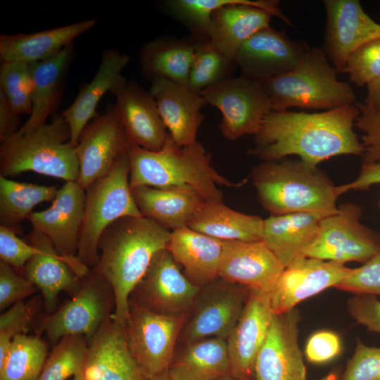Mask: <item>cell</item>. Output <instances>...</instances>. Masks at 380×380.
<instances>
[{
    "label": "cell",
    "mask_w": 380,
    "mask_h": 380,
    "mask_svg": "<svg viewBox=\"0 0 380 380\" xmlns=\"http://www.w3.org/2000/svg\"><path fill=\"white\" fill-rule=\"evenodd\" d=\"M359 113L355 104L318 113L272 110L249 153L263 161L295 155L314 165L337 156H362L363 147L353 129Z\"/></svg>",
    "instance_id": "6da1fadb"
},
{
    "label": "cell",
    "mask_w": 380,
    "mask_h": 380,
    "mask_svg": "<svg viewBox=\"0 0 380 380\" xmlns=\"http://www.w3.org/2000/svg\"><path fill=\"white\" fill-rule=\"evenodd\" d=\"M171 232L155 221L126 216L110 224L98 243L99 259L92 269L110 286L115 300L112 319L125 327L129 298L154 255L167 248Z\"/></svg>",
    "instance_id": "7a4b0ae2"
},
{
    "label": "cell",
    "mask_w": 380,
    "mask_h": 380,
    "mask_svg": "<svg viewBox=\"0 0 380 380\" xmlns=\"http://www.w3.org/2000/svg\"><path fill=\"white\" fill-rule=\"evenodd\" d=\"M258 200L270 215L296 213H332L341 195L338 186L317 165L281 158L252 169Z\"/></svg>",
    "instance_id": "3957f363"
},
{
    "label": "cell",
    "mask_w": 380,
    "mask_h": 380,
    "mask_svg": "<svg viewBox=\"0 0 380 380\" xmlns=\"http://www.w3.org/2000/svg\"><path fill=\"white\" fill-rule=\"evenodd\" d=\"M129 185L164 188L189 185L207 201L222 202V194L217 186L239 187L218 173L210 164V156L201 143L179 146L170 133L163 147L156 151L130 145Z\"/></svg>",
    "instance_id": "277c9868"
},
{
    "label": "cell",
    "mask_w": 380,
    "mask_h": 380,
    "mask_svg": "<svg viewBox=\"0 0 380 380\" xmlns=\"http://www.w3.org/2000/svg\"><path fill=\"white\" fill-rule=\"evenodd\" d=\"M322 47H310L299 63L290 71L262 83L272 110L290 108L329 110L355 105L351 85L338 79Z\"/></svg>",
    "instance_id": "5b68a950"
},
{
    "label": "cell",
    "mask_w": 380,
    "mask_h": 380,
    "mask_svg": "<svg viewBox=\"0 0 380 380\" xmlns=\"http://www.w3.org/2000/svg\"><path fill=\"white\" fill-rule=\"evenodd\" d=\"M70 140V128L61 114L34 131L19 129L1 142L0 175L8 177L32 171L77 182L80 165Z\"/></svg>",
    "instance_id": "8992f818"
},
{
    "label": "cell",
    "mask_w": 380,
    "mask_h": 380,
    "mask_svg": "<svg viewBox=\"0 0 380 380\" xmlns=\"http://www.w3.org/2000/svg\"><path fill=\"white\" fill-rule=\"evenodd\" d=\"M128 151L116 160L111 170L94 181L85 190L84 217L77 258L94 269L99 259L98 243L103 232L117 220L141 217L129 185Z\"/></svg>",
    "instance_id": "52a82bcc"
},
{
    "label": "cell",
    "mask_w": 380,
    "mask_h": 380,
    "mask_svg": "<svg viewBox=\"0 0 380 380\" xmlns=\"http://www.w3.org/2000/svg\"><path fill=\"white\" fill-rule=\"evenodd\" d=\"M359 205L346 203L319 222L317 234L304 256L345 264L365 263L380 251V234L360 222Z\"/></svg>",
    "instance_id": "ba28073f"
},
{
    "label": "cell",
    "mask_w": 380,
    "mask_h": 380,
    "mask_svg": "<svg viewBox=\"0 0 380 380\" xmlns=\"http://www.w3.org/2000/svg\"><path fill=\"white\" fill-rule=\"evenodd\" d=\"M129 303V317L125 331L134 359L146 379L167 372L184 326V314L158 312L132 298Z\"/></svg>",
    "instance_id": "9c48e42d"
},
{
    "label": "cell",
    "mask_w": 380,
    "mask_h": 380,
    "mask_svg": "<svg viewBox=\"0 0 380 380\" xmlns=\"http://www.w3.org/2000/svg\"><path fill=\"white\" fill-rule=\"evenodd\" d=\"M115 309L113 290L93 270L82 279L77 291L39 324L40 332L56 344L68 336L82 335L90 341Z\"/></svg>",
    "instance_id": "30bf717a"
},
{
    "label": "cell",
    "mask_w": 380,
    "mask_h": 380,
    "mask_svg": "<svg viewBox=\"0 0 380 380\" xmlns=\"http://www.w3.org/2000/svg\"><path fill=\"white\" fill-rule=\"evenodd\" d=\"M221 112L219 129L228 140L255 135L272 107L262 82L242 75L227 78L200 94Z\"/></svg>",
    "instance_id": "8fae6325"
},
{
    "label": "cell",
    "mask_w": 380,
    "mask_h": 380,
    "mask_svg": "<svg viewBox=\"0 0 380 380\" xmlns=\"http://www.w3.org/2000/svg\"><path fill=\"white\" fill-rule=\"evenodd\" d=\"M249 291L221 279L203 286L184 325L186 343L209 337L227 340L241 315Z\"/></svg>",
    "instance_id": "7c38bea8"
},
{
    "label": "cell",
    "mask_w": 380,
    "mask_h": 380,
    "mask_svg": "<svg viewBox=\"0 0 380 380\" xmlns=\"http://www.w3.org/2000/svg\"><path fill=\"white\" fill-rule=\"evenodd\" d=\"M25 241L34 248V253L21 270L22 275L41 291L45 310L51 313L58 294L65 291L72 296L90 270L82 262L61 256L50 239L36 229Z\"/></svg>",
    "instance_id": "4fadbf2b"
},
{
    "label": "cell",
    "mask_w": 380,
    "mask_h": 380,
    "mask_svg": "<svg viewBox=\"0 0 380 380\" xmlns=\"http://www.w3.org/2000/svg\"><path fill=\"white\" fill-rule=\"evenodd\" d=\"M201 287L182 272L167 248L158 251L133 292L146 308L164 314L183 315L193 308Z\"/></svg>",
    "instance_id": "5bb4252c"
},
{
    "label": "cell",
    "mask_w": 380,
    "mask_h": 380,
    "mask_svg": "<svg viewBox=\"0 0 380 380\" xmlns=\"http://www.w3.org/2000/svg\"><path fill=\"white\" fill-rule=\"evenodd\" d=\"M129 146L125 130L110 106L105 113L96 115L80 134L75 146L80 165L77 182L86 190L111 170Z\"/></svg>",
    "instance_id": "9a60e30c"
},
{
    "label": "cell",
    "mask_w": 380,
    "mask_h": 380,
    "mask_svg": "<svg viewBox=\"0 0 380 380\" xmlns=\"http://www.w3.org/2000/svg\"><path fill=\"white\" fill-rule=\"evenodd\" d=\"M300 319L296 308L274 314L255 359L254 380H306V368L298 343Z\"/></svg>",
    "instance_id": "2e32d148"
},
{
    "label": "cell",
    "mask_w": 380,
    "mask_h": 380,
    "mask_svg": "<svg viewBox=\"0 0 380 380\" xmlns=\"http://www.w3.org/2000/svg\"><path fill=\"white\" fill-rule=\"evenodd\" d=\"M309 48L304 42L291 39L284 31L269 27L247 39L234 61L242 76L263 82L295 68Z\"/></svg>",
    "instance_id": "e0dca14e"
},
{
    "label": "cell",
    "mask_w": 380,
    "mask_h": 380,
    "mask_svg": "<svg viewBox=\"0 0 380 380\" xmlns=\"http://www.w3.org/2000/svg\"><path fill=\"white\" fill-rule=\"evenodd\" d=\"M326 20L322 48L331 65L342 72L350 53L363 44L380 38V24L358 0H323Z\"/></svg>",
    "instance_id": "ac0fdd59"
},
{
    "label": "cell",
    "mask_w": 380,
    "mask_h": 380,
    "mask_svg": "<svg viewBox=\"0 0 380 380\" xmlns=\"http://www.w3.org/2000/svg\"><path fill=\"white\" fill-rule=\"evenodd\" d=\"M353 270L345 264L300 256L284 267L270 296L274 314L288 312L301 301L335 287Z\"/></svg>",
    "instance_id": "d6986e66"
},
{
    "label": "cell",
    "mask_w": 380,
    "mask_h": 380,
    "mask_svg": "<svg viewBox=\"0 0 380 380\" xmlns=\"http://www.w3.org/2000/svg\"><path fill=\"white\" fill-rule=\"evenodd\" d=\"M284 269L262 241H227L218 278L270 298Z\"/></svg>",
    "instance_id": "ffe728a7"
},
{
    "label": "cell",
    "mask_w": 380,
    "mask_h": 380,
    "mask_svg": "<svg viewBox=\"0 0 380 380\" xmlns=\"http://www.w3.org/2000/svg\"><path fill=\"white\" fill-rule=\"evenodd\" d=\"M85 202V190L77 182H65L49 208L33 212L27 218L32 228L44 234L61 256L76 262H81L77 254Z\"/></svg>",
    "instance_id": "44dd1931"
},
{
    "label": "cell",
    "mask_w": 380,
    "mask_h": 380,
    "mask_svg": "<svg viewBox=\"0 0 380 380\" xmlns=\"http://www.w3.org/2000/svg\"><path fill=\"white\" fill-rule=\"evenodd\" d=\"M274 314L269 296L249 291L241 315L226 340L231 374L236 379L254 380L255 359Z\"/></svg>",
    "instance_id": "7402d4cb"
},
{
    "label": "cell",
    "mask_w": 380,
    "mask_h": 380,
    "mask_svg": "<svg viewBox=\"0 0 380 380\" xmlns=\"http://www.w3.org/2000/svg\"><path fill=\"white\" fill-rule=\"evenodd\" d=\"M111 94L115 98L114 113L130 145L148 151L160 150L169 132L150 92L137 82H127Z\"/></svg>",
    "instance_id": "603a6c76"
},
{
    "label": "cell",
    "mask_w": 380,
    "mask_h": 380,
    "mask_svg": "<svg viewBox=\"0 0 380 380\" xmlns=\"http://www.w3.org/2000/svg\"><path fill=\"white\" fill-rule=\"evenodd\" d=\"M85 380H146L129 348L125 328L111 317L88 341Z\"/></svg>",
    "instance_id": "cb8c5ba5"
},
{
    "label": "cell",
    "mask_w": 380,
    "mask_h": 380,
    "mask_svg": "<svg viewBox=\"0 0 380 380\" xmlns=\"http://www.w3.org/2000/svg\"><path fill=\"white\" fill-rule=\"evenodd\" d=\"M149 92L175 144L185 146L196 143L198 130L205 118L201 113L207 104L203 97L187 86L162 77L152 80Z\"/></svg>",
    "instance_id": "d4e9b609"
},
{
    "label": "cell",
    "mask_w": 380,
    "mask_h": 380,
    "mask_svg": "<svg viewBox=\"0 0 380 380\" xmlns=\"http://www.w3.org/2000/svg\"><path fill=\"white\" fill-rule=\"evenodd\" d=\"M129 62V56L116 49L104 51L94 77L80 89L72 103L61 113L69 126L70 143L73 146H77L85 127L96 116V109L103 96L127 82L121 72Z\"/></svg>",
    "instance_id": "484cf974"
},
{
    "label": "cell",
    "mask_w": 380,
    "mask_h": 380,
    "mask_svg": "<svg viewBox=\"0 0 380 380\" xmlns=\"http://www.w3.org/2000/svg\"><path fill=\"white\" fill-rule=\"evenodd\" d=\"M274 11L260 5L234 4L213 12L207 39L234 61L243 44L260 30L270 27Z\"/></svg>",
    "instance_id": "4316f807"
},
{
    "label": "cell",
    "mask_w": 380,
    "mask_h": 380,
    "mask_svg": "<svg viewBox=\"0 0 380 380\" xmlns=\"http://www.w3.org/2000/svg\"><path fill=\"white\" fill-rule=\"evenodd\" d=\"M143 217L172 231L187 227L199 205L205 201L189 185L155 188L144 185L131 188Z\"/></svg>",
    "instance_id": "83f0119b"
},
{
    "label": "cell",
    "mask_w": 380,
    "mask_h": 380,
    "mask_svg": "<svg viewBox=\"0 0 380 380\" xmlns=\"http://www.w3.org/2000/svg\"><path fill=\"white\" fill-rule=\"evenodd\" d=\"M167 248L185 276L198 286L217 279L223 241L184 227L171 232Z\"/></svg>",
    "instance_id": "f1b7e54d"
},
{
    "label": "cell",
    "mask_w": 380,
    "mask_h": 380,
    "mask_svg": "<svg viewBox=\"0 0 380 380\" xmlns=\"http://www.w3.org/2000/svg\"><path fill=\"white\" fill-rule=\"evenodd\" d=\"M97 23L91 18L39 32L0 36V56L3 61L32 64L48 59L72 44L78 36Z\"/></svg>",
    "instance_id": "f546056e"
},
{
    "label": "cell",
    "mask_w": 380,
    "mask_h": 380,
    "mask_svg": "<svg viewBox=\"0 0 380 380\" xmlns=\"http://www.w3.org/2000/svg\"><path fill=\"white\" fill-rule=\"evenodd\" d=\"M329 214L310 212L270 215L264 220L262 241L286 267L304 256L317 234L319 221Z\"/></svg>",
    "instance_id": "4dcf8cb0"
},
{
    "label": "cell",
    "mask_w": 380,
    "mask_h": 380,
    "mask_svg": "<svg viewBox=\"0 0 380 380\" xmlns=\"http://www.w3.org/2000/svg\"><path fill=\"white\" fill-rule=\"evenodd\" d=\"M263 222L260 217L234 210L222 202L204 201L187 227L223 241H259Z\"/></svg>",
    "instance_id": "1f68e13d"
},
{
    "label": "cell",
    "mask_w": 380,
    "mask_h": 380,
    "mask_svg": "<svg viewBox=\"0 0 380 380\" xmlns=\"http://www.w3.org/2000/svg\"><path fill=\"white\" fill-rule=\"evenodd\" d=\"M197 40L159 37L144 44L139 53L144 75L187 86Z\"/></svg>",
    "instance_id": "d6a6232c"
},
{
    "label": "cell",
    "mask_w": 380,
    "mask_h": 380,
    "mask_svg": "<svg viewBox=\"0 0 380 380\" xmlns=\"http://www.w3.org/2000/svg\"><path fill=\"white\" fill-rule=\"evenodd\" d=\"M167 372L172 380H216L231 374L226 339L209 337L186 343Z\"/></svg>",
    "instance_id": "836d02e7"
},
{
    "label": "cell",
    "mask_w": 380,
    "mask_h": 380,
    "mask_svg": "<svg viewBox=\"0 0 380 380\" xmlns=\"http://www.w3.org/2000/svg\"><path fill=\"white\" fill-rule=\"evenodd\" d=\"M72 45L53 56L30 64L32 83V111L20 130L29 132L46 124L58 94L59 84L70 59Z\"/></svg>",
    "instance_id": "e575fe53"
},
{
    "label": "cell",
    "mask_w": 380,
    "mask_h": 380,
    "mask_svg": "<svg viewBox=\"0 0 380 380\" xmlns=\"http://www.w3.org/2000/svg\"><path fill=\"white\" fill-rule=\"evenodd\" d=\"M57 192L56 186L18 182L0 175V226L20 234L22 221L39 203L53 201Z\"/></svg>",
    "instance_id": "d590c367"
},
{
    "label": "cell",
    "mask_w": 380,
    "mask_h": 380,
    "mask_svg": "<svg viewBox=\"0 0 380 380\" xmlns=\"http://www.w3.org/2000/svg\"><path fill=\"white\" fill-rule=\"evenodd\" d=\"M48 355L47 344L39 336H15L0 365V380H37Z\"/></svg>",
    "instance_id": "8d00e7d4"
},
{
    "label": "cell",
    "mask_w": 380,
    "mask_h": 380,
    "mask_svg": "<svg viewBox=\"0 0 380 380\" xmlns=\"http://www.w3.org/2000/svg\"><path fill=\"white\" fill-rule=\"evenodd\" d=\"M234 4L279 7L277 0H169L163 3L165 9L185 25L196 40L207 39L210 17L221 6Z\"/></svg>",
    "instance_id": "74e56055"
},
{
    "label": "cell",
    "mask_w": 380,
    "mask_h": 380,
    "mask_svg": "<svg viewBox=\"0 0 380 380\" xmlns=\"http://www.w3.org/2000/svg\"><path fill=\"white\" fill-rule=\"evenodd\" d=\"M234 64V60L221 53L208 39L197 40L187 87L201 94L205 89L231 77Z\"/></svg>",
    "instance_id": "f35d334b"
},
{
    "label": "cell",
    "mask_w": 380,
    "mask_h": 380,
    "mask_svg": "<svg viewBox=\"0 0 380 380\" xmlns=\"http://www.w3.org/2000/svg\"><path fill=\"white\" fill-rule=\"evenodd\" d=\"M88 341L82 335L68 336L49 353L37 380H66L83 369Z\"/></svg>",
    "instance_id": "ab89813d"
},
{
    "label": "cell",
    "mask_w": 380,
    "mask_h": 380,
    "mask_svg": "<svg viewBox=\"0 0 380 380\" xmlns=\"http://www.w3.org/2000/svg\"><path fill=\"white\" fill-rule=\"evenodd\" d=\"M0 92L19 115L31 113L32 83L30 64L3 61L0 68Z\"/></svg>",
    "instance_id": "60d3db41"
},
{
    "label": "cell",
    "mask_w": 380,
    "mask_h": 380,
    "mask_svg": "<svg viewBox=\"0 0 380 380\" xmlns=\"http://www.w3.org/2000/svg\"><path fill=\"white\" fill-rule=\"evenodd\" d=\"M342 72L362 87L380 77V38L369 41L348 56Z\"/></svg>",
    "instance_id": "b9f144b4"
},
{
    "label": "cell",
    "mask_w": 380,
    "mask_h": 380,
    "mask_svg": "<svg viewBox=\"0 0 380 380\" xmlns=\"http://www.w3.org/2000/svg\"><path fill=\"white\" fill-rule=\"evenodd\" d=\"M38 301H20L0 315V365L6 357L13 338L26 334L35 317Z\"/></svg>",
    "instance_id": "7bdbcfd3"
},
{
    "label": "cell",
    "mask_w": 380,
    "mask_h": 380,
    "mask_svg": "<svg viewBox=\"0 0 380 380\" xmlns=\"http://www.w3.org/2000/svg\"><path fill=\"white\" fill-rule=\"evenodd\" d=\"M338 380H380V347L368 346L357 338Z\"/></svg>",
    "instance_id": "ee69618b"
},
{
    "label": "cell",
    "mask_w": 380,
    "mask_h": 380,
    "mask_svg": "<svg viewBox=\"0 0 380 380\" xmlns=\"http://www.w3.org/2000/svg\"><path fill=\"white\" fill-rule=\"evenodd\" d=\"M360 113L355 126L362 133V163H380V113L368 108L363 103H355Z\"/></svg>",
    "instance_id": "f6af8a7d"
},
{
    "label": "cell",
    "mask_w": 380,
    "mask_h": 380,
    "mask_svg": "<svg viewBox=\"0 0 380 380\" xmlns=\"http://www.w3.org/2000/svg\"><path fill=\"white\" fill-rule=\"evenodd\" d=\"M335 288L354 294L380 296V251L352 272Z\"/></svg>",
    "instance_id": "bcb514c9"
},
{
    "label": "cell",
    "mask_w": 380,
    "mask_h": 380,
    "mask_svg": "<svg viewBox=\"0 0 380 380\" xmlns=\"http://www.w3.org/2000/svg\"><path fill=\"white\" fill-rule=\"evenodd\" d=\"M37 288L27 280L17 270L0 260V309L23 301L37 291Z\"/></svg>",
    "instance_id": "7dc6e473"
},
{
    "label": "cell",
    "mask_w": 380,
    "mask_h": 380,
    "mask_svg": "<svg viewBox=\"0 0 380 380\" xmlns=\"http://www.w3.org/2000/svg\"><path fill=\"white\" fill-rule=\"evenodd\" d=\"M341 352V341L339 336L329 330H320L313 333L308 338L305 355L312 364H324L336 358Z\"/></svg>",
    "instance_id": "c3c4849f"
},
{
    "label": "cell",
    "mask_w": 380,
    "mask_h": 380,
    "mask_svg": "<svg viewBox=\"0 0 380 380\" xmlns=\"http://www.w3.org/2000/svg\"><path fill=\"white\" fill-rule=\"evenodd\" d=\"M15 232L0 226V258L15 270H22L34 253V248Z\"/></svg>",
    "instance_id": "681fc988"
},
{
    "label": "cell",
    "mask_w": 380,
    "mask_h": 380,
    "mask_svg": "<svg viewBox=\"0 0 380 380\" xmlns=\"http://www.w3.org/2000/svg\"><path fill=\"white\" fill-rule=\"evenodd\" d=\"M347 309L355 322L380 334V300L376 296L355 294L348 300Z\"/></svg>",
    "instance_id": "f907efd6"
},
{
    "label": "cell",
    "mask_w": 380,
    "mask_h": 380,
    "mask_svg": "<svg viewBox=\"0 0 380 380\" xmlns=\"http://www.w3.org/2000/svg\"><path fill=\"white\" fill-rule=\"evenodd\" d=\"M380 184V163H362L358 176L353 182L339 185L341 194L348 191L367 190Z\"/></svg>",
    "instance_id": "816d5d0a"
},
{
    "label": "cell",
    "mask_w": 380,
    "mask_h": 380,
    "mask_svg": "<svg viewBox=\"0 0 380 380\" xmlns=\"http://www.w3.org/2000/svg\"><path fill=\"white\" fill-rule=\"evenodd\" d=\"M20 115L11 106L0 92V140L1 142L16 134L20 127Z\"/></svg>",
    "instance_id": "f5cc1de1"
},
{
    "label": "cell",
    "mask_w": 380,
    "mask_h": 380,
    "mask_svg": "<svg viewBox=\"0 0 380 380\" xmlns=\"http://www.w3.org/2000/svg\"><path fill=\"white\" fill-rule=\"evenodd\" d=\"M363 103L372 110L380 113V77L367 85V95Z\"/></svg>",
    "instance_id": "db71d44e"
},
{
    "label": "cell",
    "mask_w": 380,
    "mask_h": 380,
    "mask_svg": "<svg viewBox=\"0 0 380 380\" xmlns=\"http://www.w3.org/2000/svg\"><path fill=\"white\" fill-rule=\"evenodd\" d=\"M341 374V372L339 367L334 368L319 380H338Z\"/></svg>",
    "instance_id": "11a10c76"
},
{
    "label": "cell",
    "mask_w": 380,
    "mask_h": 380,
    "mask_svg": "<svg viewBox=\"0 0 380 380\" xmlns=\"http://www.w3.org/2000/svg\"><path fill=\"white\" fill-rule=\"evenodd\" d=\"M146 380H172V379L169 376L167 372H164L163 374L156 375V376H153L151 378L146 379Z\"/></svg>",
    "instance_id": "9f6ffc18"
},
{
    "label": "cell",
    "mask_w": 380,
    "mask_h": 380,
    "mask_svg": "<svg viewBox=\"0 0 380 380\" xmlns=\"http://www.w3.org/2000/svg\"><path fill=\"white\" fill-rule=\"evenodd\" d=\"M72 380H85V378H84V374H83V369L81 370L80 372H79L77 374H75L73 376Z\"/></svg>",
    "instance_id": "6f0895ef"
},
{
    "label": "cell",
    "mask_w": 380,
    "mask_h": 380,
    "mask_svg": "<svg viewBox=\"0 0 380 380\" xmlns=\"http://www.w3.org/2000/svg\"><path fill=\"white\" fill-rule=\"evenodd\" d=\"M216 380H239V379H236L233 375L229 374L228 375H226V376H223L222 378H220L218 379H216Z\"/></svg>",
    "instance_id": "680465c9"
},
{
    "label": "cell",
    "mask_w": 380,
    "mask_h": 380,
    "mask_svg": "<svg viewBox=\"0 0 380 380\" xmlns=\"http://www.w3.org/2000/svg\"><path fill=\"white\" fill-rule=\"evenodd\" d=\"M379 207H380V201H379Z\"/></svg>",
    "instance_id": "91938a15"
}]
</instances>
